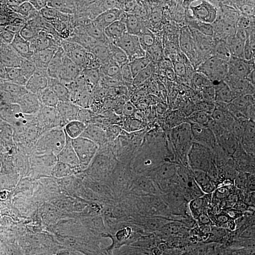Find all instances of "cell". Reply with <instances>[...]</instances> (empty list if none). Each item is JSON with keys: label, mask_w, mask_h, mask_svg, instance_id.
<instances>
[{"label": "cell", "mask_w": 255, "mask_h": 255, "mask_svg": "<svg viewBox=\"0 0 255 255\" xmlns=\"http://www.w3.org/2000/svg\"><path fill=\"white\" fill-rule=\"evenodd\" d=\"M162 150L168 159L175 178L185 184L200 161L201 147L198 139H166Z\"/></svg>", "instance_id": "obj_19"}, {"label": "cell", "mask_w": 255, "mask_h": 255, "mask_svg": "<svg viewBox=\"0 0 255 255\" xmlns=\"http://www.w3.org/2000/svg\"><path fill=\"white\" fill-rule=\"evenodd\" d=\"M96 174L107 182L119 203H140V188L135 176L117 158L97 155Z\"/></svg>", "instance_id": "obj_14"}, {"label": "cell", "mask_w": 255, "mask_h": 255, "mask_svg": "<svg viewBox=\"0 0 255 255\" xmlns=\"http://www.w3.org/2000/svg\"><path fill=\"white\" fill-rule=\"evenodd\" d=\"M240 146L248 168H255V126L240 133Z\"/></svg>", "instance_id": "obj_34"}, {"label": "cell", "mask_w": 255, "mask_h": 255, "mask_svg": "<svg viewBox=\"0 0 255 255\" xmlns=\"http://www.w3.org/2000/svg\"><path fill=\"white\" fill-rule=\"evenodd\" d=\"M164 140L130 109L125 117L117 159L128 168L149 161L159 152Z\"/></svg>", "instance_id": "obj_5"}, {"label": "cell", "mask_w": 255, "mask_h": 255, "mask_svg": "<svg viewBox=\"0 0 255 255\" xmlns=\"http://www.w3.org/2000/svg\"><path fill=\"white\" fill-rule=\"evenodd\" d=\"M10 134L0 127V153L8 161L10 156Z\"/></svg>", "instance_id": "obj_36"}, {"label": "cell", "mask_w": 255, "mask_h": 255, "mask_svg": "<svg viewBox=\"0 0 255 255\" xmlns=\"http://www.w3.org/2000/svg\"><path fill=\"white\" fill-rule=\"evenodd\" d=\"M123 81L119 80V75H111L99 65L82 61L60 83L61 94L68 107L104 94L120 93Z\"/></svg>", "instance_id": "obj_3"}, {"label": "cell", "mask_w": 255, "mask_h": 255, "mask_svg": "<svg viewBox=\"0 0 255 255\" xmlns=\"http://www.w3.org/2000/svg\"><path fill=\"white\" fill-rule=\"evenodd\" d=\"M95 12L130 28L148 27L153 20L151 2L146 1H96Z\"/></svg>", "instance_id": "obj_16"}, {"label": "cell", "mask_w": 255, "mask_h": 255, "mask_svg": "<svg viewBox=\"0 0 255 255\" xmlns=\"http://www.w3.org/2000/svg\"><path fill=\"white\" fill-rule=\"evenodd\" d=\"M172 255H201L189 248H178Z\"/></svg>", "instance_id": "obj_40"}, {"label": "cell", "mask_w": 255, "mask_h": 255, "mask_svg": "<svg viewBox=\"0 0 255 255\" xmlns=\"http://www.w3.org/2000/svg\"><path fill=\"white\" fill-rule=\"evenodd\" d=\"M20 90L44 116L62 120L67 105L62 98L60 84L48 79L39 67L30 69Z\"/></svg>", "instance_id": "obj_11"}, {"label": "cell", "mask_w": 255, "mask_h": 255, "mask_svg": "<svg viewBox=\"0 0 255 255\" xmlns=\"http://www.w3.org/2000/svg\"><path fill=\"white\" fill-rule=\"evenodd\" d=\"M0 180L19 188L28 198L31 207L38 196L57 184L50 173L11 161L0 166Z\"/></svg>", "instance_id": "obj_15"}, {"label": "cell", "mask_w": 255, "mask_h": 255, "mask_svg": "<svg viewBox=\"0 0 255 255\" xmlns=\"http://www.w3.org/2000/svg\"><path fill=\"white\" fill-rule=\"evenodd\" d=\"M115 219L126 255L140 243L154 240L160 215L141 203H119L112 215Z\"/></svg>", "instance_id": "obj_8"}, {"label": "cell", "mask_w": 255, "mask_h": 255, "mask_svg": "<svg viewBox=\"0 0 255 255\" xmlns=\"http://www.w3.org/2000/svg\"><path fill=\"white\" fill-rule=\"evenodd\" d=\"M217 94L224 119L230 125L236 128L240 133L250 128L255 127V111L242 97L222 84L218 85Z\"/></svg>", "instance_id": "obj_22"}, {"label": "cell", "mask_w": 255, "mask_h": 255, "mask_svg": "<svg viewBox=\"0 0 255 255\" xmlns=\"http://www.w3.org/2000/svg\"><path fill=\"white\" fill-rule=\"evenodd\" d=\"M81 62L74 54L67 42L61 40L55 42L39 65V69L48 79L60 84Z\"/></svg>", "instance_id": "obj_23"}, {"label": "cell", "mask_w": 255, "mask_h": 255, "mask_svg": "<svg viewBox=\"0 0 255 255\" xmlns=\"http://www.w3.org/2000/svg\"><path fill=\"white\" fill-rule=\"evenodd\" d=\"M128 111V103L121 92L117 96L106 116L96 129L94 146L98 154L117 158L125 117Z\"/></svg>", "instance_id": "obj_13"}, {"label": "cell", "mask_w": 255, "mask_h": 255, "mask_svg": "<svg viewBox=\"0 0 255 255\" xmlns=\"http://www.w3.org/2000/svg\"><path fill=\"white\" fill-rule=\"evenodd\" d=\"M45 116L20 89L6 87L0 96V127L9 134L39 135Z\"/></svg>", "instance_id": "obj_7"}, {"label": "cell", "mask_w": 255, "mask_h": 255, "mask_svg": "<svg viewBox=\"0 0 255 255\" xmlns=\"http://www.w3.org/2000/svg\"><path fill=\"white\" fill-rule=\"evenodd\" d=\"M73 189L82 209L87 213L112 216L119 205L115 193L98 174Z\"/></svg>", "instance_id": "obj_17"}, {"label": "cell", "mask_w": 255, "mask_h": 255, "mask_svg": "<svg viewBox=\"0 0 255 255\" xmlns=\"http://www.w3.org/2000/svg\"><path fill=\"white\" fill-rule=\"evenodd\" d=\"M176 249L156 240H148L134 247L128 255H172Z\"/></svg>", "instance_id": "obj_33"}, {"label": "cell", "mask_w": 255, "mask_h": 255, "mask_svg": "<svg viewBox=\"0 0 255 255\" xmlns=\"http://www.w3.org/2000/svg\"><path fill=\"white\" fill-rule=\"evenodd\" d=\"M50 1H44V0H30V1H13L12 9L16 11L19 15L22 14H28L34 13L43 9Z\"/></svg>", "instance_id": "obj_35"}, {"label": "cell", "mask_w": 255, "mask_h": 255, "mask_svg": "<svg viewBox=\"0 0 255 255\" xmlns=\"http://www.w3.org/2000/svg\"><path fill=\"white\" fill-rule=\"evenodd\" d=\"M30 68L9 59L0 67V77L5 84L13 89H21L27 81Z\"/></svg>", "instance_id": "obj_28"}, {"label": "cell", "mask_w": 255, "mask_h": 255, "mask_svg": "<svg viewBox=\"0 0 255 255\" xmlns=\"http://www.w3.org/2000/svg\"><path fill=\"white\" fill-rule=\"evenodd\" d=\"M122 93L130 111L165 141L177 102L154 86L135 80L124 79Z\"/></svg>", "instance_id": "obj_2"}, {"label": "cell", "mask_w": 255, "mask_h": 255, "mask_svg": "<svg viewBox=\"0 0 255 255\" xmlns=\"http://www.w3.org/2000/svg\"><path fill=\"white\" fill-rule=\"evenodd\" d=\"M22 206L31 207L27 196L16 186L0 180V209Z\"/></svg>", "instance_id": "obj_31"}, {"label": "cell", "mask_w": 255, "mask_h": 255, "mask_svg": "<svg viewBox=\"0 0 255 255\" xmlns=\"http://www.w3.org/2000/svg\"><path fill=\"white\" fill-rule=\"evenodd\" d=\"M7 87V85L5 84V82H3V80L1 79V77H0V96H1V94H2V92L4 91V89Z\"/></svg>", "instance_id": "obj_43"}, {"label": "cell", "mask_w": 255, "mask_h": 255, "mask_svg": "<svg viewBox=\"0 0 255 255\" xmlns=\"http://www.w3.org/2000/svg\"><path fill=\"white\" fill-rule=\"evenodd\" d=\"M67 232L71 246L79 255H127L112 216L84 211L79 221Z\"/></svg>", "instance_id": "obj_1"}, {"label": "cell", "mask_w": 255, "mask_h": 255, "mask_svg": "<svg viewBox=\"0 0 255 255\" xmlns=\"http://www.w3.org/2000/svg\"><path fill=\"white\" fill-rule=\"evenodd\" d=\"M32 207L47 228L58 231L72 228L84 212L74 189L59 184L38 196Z\"/></svg>", "instance_id": "obj_6"}, {"label": "cell", "mask_w": 255, "mask_h": 255, "mask_svg": "<svg viewBox=\"0 0 255 255\" xmlns=\"http://www.w3.org/2000/svg\"><path fill=\"white\" fill-rule=\"evenodd\" d=\"M245 226L253 233H255V202L252 203L245 213Z\"/></svg>", "instance_id": "obj_37"}, {"label": "cell", "mask_w": 255, "mask_h": 255, "mask_svg": "<svg viewBox=\"0 0 255 255\" xmlns=\"http://www.w3.org/2000/svg\"><path fill=\"white\" fill-rule=\"evenodd\" d=\"M4 243H5V241H4V240H3V239L0 237V246H1V245H3Z\"/></svg>", "instance_id": "obj_44"}, {"label": "cell", "mask_w": 255, "mask_h": 255, "mask_svg": "<svg viewBox=\"0 0 255 255\" xmlns=\"http://www.w3.org/2000/svg\"><path fill=\"white\" fill-rule=\"evenodd\" d=\"M217 87L196 85L179 102L201 122L203 128L215 126L225 120Z\"/></svg>", "instance_id": "obj_18"}, {"label": "cell", "mask_w": 255, "mask_h": 255, "mask_svg": "<svg viewBox=\"0 0 255 255\" xmlns=\"http://www.w3.org/2000/svg\"><path fill=\"white\" fill-rule=\"evenodd\" d=\"M39 136L42 146L48 154L57 159L69 146L72 133L63 121L46 117L44 118Z\"/></svg>", "instance_id": "obj_24"}, {"label": "cell", "mask_w": 255, "mask_h": 255, "mask_svg": "<svg viewBox=\"0 0 255 255\" xmlns=\"http://www.w3.org/2000/svg\"><path fill=\"white\" fill-rule=\"evenodd\" d=\"M208 64L218 83L226 86L255 65L251 46L241 40L229 44L212 55Z\"/></svg>", "instance_id": "obj_12"}, {"label": "cell", "mask_w": 255, "mask_h": 255, "mask_svg": "<svg viewBox=\"0 0 255 255\" xmlns=\"http://www.w3.org/2000/svg\"><path fill=\"white\" fill-rule=\"evenodd\" d=\"M78 25L82 33L96 44H101L121 36L126 27L95 11Z\"/></svg>", "instance_id": "obj_25"}, {"label": "cell", "mask_w": 255, "mask_h": 255, "mask_svg": "<svg viewBox=\"0 0 255 255\" xmlns=\"http://www.w3.org/2000/svg\"><path fill=\"white\" fill-rule=\"evenodd\" d=\"M12 50V48H0V67L3 66L10 59Z\"/></svg>", "instance_id": "obj_39"}, {"label": "cell", "mask_w": 255, "mask_h": 255, "mask_svg": "<svg viewBox=\"0 0 255 255\" xmlns=\"http://www.w3.org/2000/svg\"><path fill=\"white\" fill-rule=\"evenodd\" d=\"M203 126L182 105L176 103L167 139L196 140L201 136Z\"/></svg>", "instance_id": "obj_27"}, {"label": "cell", "mask_w": 255, "mask_h": 255, "mask_svg": "<svg viewBox=\"0 0 255 255\" xmlns=\"http://www.w3.org/2000/svg\"><path fill=\"white\" fill-rule=\"evenodd\" d=\"M198 141L201 148L245 162L240 146V132L226 120L203 128Z\"/></svg>", "instance_id": "obj_21"}, {"label": "cell", "mask_w": 255, "mask_h": 255, "mask_svg": "<svg viewBox=\"0 0 255 255\" xmlns=\"http://www.w3.org/2000/svg\"><path fill=\"white\" fill-rule=\"evenodd\" d=\"M190 231L189 224L179 217L160 216L155 227L154 240L178 249L189 236Z\"/></svg>", "instance_id": "obj_26"}, {"label": "cell", "mask_w": 255, "mask_h": 255, "mask_svg": "<svg viewBox=\"0 0 255 255\" xmlns=\"http://www.w3.org/2000/svg\"><path fill=\"white\" fill-rule=\"evenodd\" d=\"M252 36H251V40H250V46L252 49V54H253V58H254V64L255 65V26H252Z\"/></svg>", "instance_id": "obj_41"}, {"label": "cell", "mask_w": 255, "mask_h": 255, "mask_svg": "<svg viewBox=\"0 0 255 255\" xmlns=\"http://www.w3.org/2000/svg\"><path fill=\"white\" fill-rule=\"evenodd\" d=\"M9 161L50 173L54 158L44 150L39 135L10 134Z\"/></svg>", "instance_id": "obj_20"}, {"label": "cell", "mask_w": 255, "mask_h": 255, "mask_svg": "<svg viewBox=\"0 0 255 255\" xmlns=\"http://www.w3.org/2000/svg\"><path fill=\"white\" fill-rule=\"evenodd\" d=\"M248 25L241 19L228 15L201 27L185 43L196 54L208 61L224 46L239 41L246 32Z\"/></svg>", "instance_id": "obj_9"}, {"label": "cell", "mask_w": 255, "mask_h": 255, "mask_svg": "<svg viewBox=\"0 0 255 255\" xmlns=\"http://www.w3.org/2000/svg\"><path fill=\"white\" fill-rule=\"evenodd\" d=\"M0 255H26V254L17 247L5 242L0 246Z\"/></svg>", "instance_id": "obj_38"}, {"label": "cell", "mask_w": 255, "mask_h": 255, "mask_svg": "<svg viewBox=\"0 0 255 255\" xmlns=\"http://www.w3.org/2000/svg\"><path fill=\"white\" fill-rule=\"evenodd\" d=\"M57 2L64 9L67 17L76 24H79L93 13L96 6V1L87 0H62Z\"/></svg>", "instance_id": "obj_30"}, {"label": "cell", "mask_w": 255, "mask_h": 255, "mask_svg": "<svg viewBox=\"0 0 255 255\" xmlns=\"http://www.w3.org/2000/svg\"><path fill=\"white\" fill-rule=\"evenodd\" d=\"M228 87L242 97L255 113V65L229 84Z\"/></svg>", "instance_id": "obj_29"}, {"label": "cell", "mask_w": 255, "mask_h": 255, "mask_svg": "<svg viewBox=\"0 0 255 255\" xmlns=\"http://www.w3.org/2000/svg\"><path fill=\"white\" fill-rule=\"evenodd\" d=\"M49 50L50 48H37L24 46L14 48L10 55V59L31 69L39 67Z\"/></svg>", "instance_id": "obj_32"}, {"label": "cell", "mask_w": 255, "mask_h": 255, "mask_svg": "<svg viewBox=\"0 0 255 255\" xmlns=\"http://www.w3.org/2000/svg\"><path fill=\"white\" fill-rule=\"evenodd\" d=\"M97 155L93 138L72 135L69 146L56 159L50 175L57 184L73 189L96 174Z\"/></svg>", "instance_id": "obj_4"}, {"label": "cell", "mask_w": 255, "mask_h": 255, "mask_svg": "<svg viewBox=\"0 0 255 255\" xmlns=\"http://www.w3.org/2000/svg\"><path fill=\"white\" fill-rule=\"evenodd\" d=\"M119 94H104L71 104L67 107L61 121L69 128L73 136L94 139L97 128Z\"/></svg>", "instance_id": "obj_10"}, {"label": "cell", "mask_w": 255, "mask_h": 255, "mask_svg": "<svg viewBox=\"0 0 255 255\" xmlns=\"http://www.w3.org/2000/svg\"><path fill=\"white\" fill-rule=\"evenodd\" d=\"M249 255H255V238L249 247Z\"/></svg>", "instance_id": "obj_42"}]
</instances>
